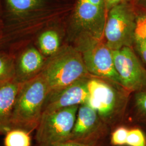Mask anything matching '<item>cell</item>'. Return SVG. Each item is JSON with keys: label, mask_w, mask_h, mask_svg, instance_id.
Returning a JSON list of instances; mask_svg holds the SVG:
<instances>
[{"label": "cell", "mask_w": 146, "mask_h": 146, "mask_svg": "<svg viewBox=\"0 0 146 146\" xmlns=\"http://www.w3.org/2000/svg\"><path fill=\"white\" fill-rule=\"evenodd\" d=\"M86 104L94 109L110 129L118 125L125 112L130 92L110 80L91 75Z\"/></svg>", "instance_id": "obj_1"}, {"label": "cell", "mask_w": 146, "mask_h": 146, "mask_svg": "<svg viewBox=\"0 0 146 146\" xmlns=\"http://www.w3.org/2000/svg\"><path fill=\"white\" fill-rule=\"evenodd\" d=\"M48 93L46 82L40 73L21 84L11 113V129H21L31 134L35 131Z\"/></svg>", "instance_id": "obj_2"}, {"label": "cell", "mask_w": 146, "mask_h": 146, "mask_svg": "<svg viewBox=\"0 0 146 146\" xmlns=\"http://www.w3.org/2000/svg\"><path fill=\"white\" fill-rule=\"evenodd\" d=\"M49 93L63 88L89 76L81 53L71 46L60 48L46 61L40 73Z\"/></svg>", "instance_id": "obj_3"}, {"label": "cell", "mask_w": 146, "mask_h": 146, "mask_svg": "<svg viewBox=\"0 0 146 146\" xmlns=\"http://www.w3.org/2000/svg\"><path fill=\"white\" fill-rule=\"evenodd\" d=\"M79 106L43 113L35 130V146H56L70 139Z\"/></svg>", "instance_id": "obj_4"}, {"label": "cell", "mask_w": 146, "mask_h": 146, "mask_svg": "<svg viewBox=\"0 0 146 146\" xmlns=\"http://www.w3.org/2000/svg\"><path fill=\"white\" fill-rule=\"evenodd\" d=\"M76 48L81 53L85 66L90 75L121 85L114 67L113 50L106 42L88 35L78 40Z\"/></svg>", "instance_id": "obj_5"}, {"label": "cell", "mask_w": 146, "mask_h": 146, "mask_svg": "<svg viewBox=\"0 0 146 146\" xmlns=\"http://www.w3.org/2000/svg\"><path fill=\"white\" fill-rule=\"evenodd\" d=\"M115 70L121 85L129 92L146 89V70L129 47L113 50Z\"/></svg>", "instance_id": "obj_6"}, {"label": "cell", "mask_w": 146, "mask_h": 146, "mask_svg": "<svg viewBox=\"0 0 146 146\" xmlns=\"http://www.w3.org/2000/svg\"><path fill=\"white\" fill-rule=\"evenodd\" d=\"M133 22L126 6L121 3L112 8L104 27L106 43L112 50L129 47L133 41Z\"/></svg>", "instance_id": "obj_7"}, {"label": "cell", "mask_w": 146, "mask_h": 146, "mask_svg": "<svg viewBox=\"0 0 146 146\" xmlns=\"http://www.w3.org/2000/svg\"><path fill=\"white\" fill-rule=\"evenodd\" d=\"M110 128L104 124L96 111L85 103L79 106L69 139L84 140L105 139L110 135Z\"/></svg>", "instance_id": "obj_8"}, {"label": "cell", "mask_w": 146, "mask_h": 146, "mask_svg": "<svg viewBox=\"0 0 146 146\" xmlns=\"http://www.w3.org/2000/svg\"><path fill=\"white\" fill-rule=\"evenodd\" d=\"M92 75L48 93L43 113L50 112L86 103L88 98V83Z\"/></svg>", "instance_id": "obj_9"}, {"label": "cell", "mask_w": 146, "mask_h": 146, "mask_svg": "<svg viewBox=\"0 0 146 146\" xmlns=\"http://www.w3.org/2000/svg\"><path fill=\"white\" fill-rule=\"evenodd\" d=\"M75 19L88 35L101 39L106 22L104 8L94 5L88 0H78Z\"/></svg>", "instance_id": "obj_10"}, {"label": "cell", "mask_w": 146, "mask_h": 146, "mask_svg": "<svg viewBox=\"0 0 146 146\" xmlns=\"http://www.w3.org/2000/svg\"><path fill=\"white\" fill-rule=\"evenodd\" d=\"M45 62L40 50L33 47L27 48L15 61V80L22 84L34 78L41 72Z\"/></svg>", "instance_id": "obj_11"}, {"label": "cell", "mask_w": 146, "mask_h": 146, "mask_svg": "<svg viewBox=\"0 0 146 146\" xmlns=\"http://www.w3.org/2000/svg\"><path fill=\"white\" fill-rule=\"evenodd\" d=\"M21 86L15 79L0 84V135L11 129V113Z\"/></svg>", "instance_id": "obj_12"}, {"label": "cell", "mask_w": 146, "mask_h": 146, "mask_svg": "<svg viewBox=\"0 0 146 146\" xmlns=\"http://www.w3.org/2000/svg\"><path fill=\"white\" fill-rule=\"evenodd\" d=\"M38 47L43 55L51 56L60 49V41L58 33L53 31H44L38 38Z\"/></svg>", "instance_id": "obj_13"}, {"label": "cell", "mask_w": 146, "mask_h": 146, "mask_svg": "<svg viewBox=\"0 0 146 146\" xmlns=\"http://www.w3.org/2000/svg\"><path fill=\"white\" fill-rule=\"evenodd\" d=\"M31 133L25 130L12 129L5 135V146H31Z\"/></svg>", "instance_id": "obj_14"}, {"label": "cell", "mask_w": 146, "mask_h": 146, "mask_svg": "<svg viewBox=\"0 0 146 146\" xmlns=\"http://www.w3.org/2000/svg\"><path fill=\"white\" fill-rule=\"evenodd\" d=\"M15 62L11 58L0 54V84L15 79Z\"/></svg>", "instance_id": "obj_15"}, {"label": "cell", "mask_w": 146, "mask_h": 146, "mask_svg": "<svg viewBox=\"0 0 146 146\" xmlns=\"http://www.w3.org/2000/svg\"><path fill=\"white\" fill-rule=\"evenodd\" d=\"M11 11L16 15L25 14L39 5L40 0H6Z\"/></svg>", "instance_id": "obj_16"}, {"label": "cell", "mask_w": 146, "mask_h": 146, "mask_svg": "<svg viewBox=\"0 0 146 146\" xmlns=\"http://www.w3.org/2000/svg\"><path fill=\"white\" fill-rule=\"evenodd\" d=\"M128 128L125 126H119L110 134V142L111 146H125Z\"/></svg>", "instance_id": "obj_17"}, {"label": "cell", "mask_w": 146, "mask_h": 146, "mask_svg": "<svg viewBox=\"0 0 146 146\" xmlns=\"http://www.w3.org/2000/svg\"><path fill=\"white\" fill-rule=\"evenodd\" d=\"M125 146H146V137L142 131L138 128L129 129Z\"/></svg>", "instance_id": "obj_18"}, {"label": "cell", "mask_w": 146, "mask_h": 146, "mask_svg": "<svg viewBox=\"0 0 146 146\" xmlns=\"http://www.w3.org/2000/svg\"><path fill=\"white\" fill-rule=\"evenodd\" d=\"M107 138L84 140H68L59 143L56 146H109L107 143Z\"/></svg>", "instance_id": "obj_19"}, {"label": "cell", "mask_w": 146, "mask_h": 146, "mask_svg": "<svg viewBox=\"0 0 146 146\" xmlns=\"http://www.w3.org/2000/svg\"><path fill=\"white\" fill-rule=\"evenodd\" d=\"M134 38H146V16L139 17L134 28Z\"/></svg>", "instance_id": "obj_20"}, {"label": "cell", "mask_w": 146, "mask_h": 146, "mask_svg": "<svg viewBox=\"0 0 146 146\" xmlns=\"http://www.w3.org/2000/svg\"><path fill=\"white\" fill-rule=\"evenodd\" d=\"M135 102L137 110L143 115H146V91L137 92L135 97Z\"/></svg>", "instance_id": "obj_21"}, {"label": "cell", "mask_w": 146, "mask_h": 146, "mask_svg": "<svg viewBox=\"0 0 146 146\" xmlns=\"http://www.w3.org/2000/svg\"><path fill=\"white\" fill-rule=\"evenodd\" d=\"M137 50L146 63V38L135 39Z\"/></svg>", "instance_id": "obj_22"}, {"label": "cell", "mask_w": 146, "mask_h": 146, "mask_svg": "<svg viewBox=\"0 0 146 146\" xmlns=\"http://www.w3.org/2000/svg\"><path fill=\"white\" fill-rule=\"evenodd\" d=\"M123 0H104L105 9L110 11L116 5L121 3Z\"/></svg>", "instance_id": "obj_23"}, {"label": "cell", "mask_w": 146, "mask_h": 146, "mask_svg": "<svg viewBox=\"0 0 146 146\" xmlns=\"http://www.w3.org/2000/svg\"><path fill=\"white\" fill-rule=\"evenodd\" d=\"M89 2L94 5H96L101 8H104V0H88Z\"/></svg>", "instance_id": "obj_24"}, {"label": "cell", "mask_w": 146, "mask_h": 146, "mask_svg": "<svg viewBox=\"0 0 146 146\" xmlns=\"http://www.w3.org/2000/svg\"></svg>", "instance_id": "obj_25"}]
</instances>
